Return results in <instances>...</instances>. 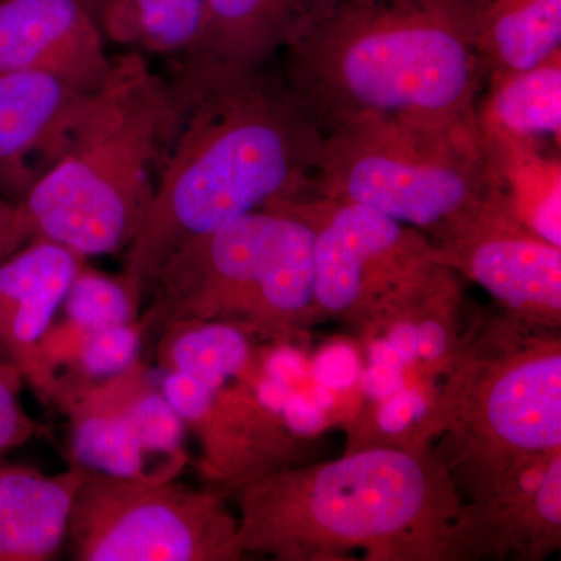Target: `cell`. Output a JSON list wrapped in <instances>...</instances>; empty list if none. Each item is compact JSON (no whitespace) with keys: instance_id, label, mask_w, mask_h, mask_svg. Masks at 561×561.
<instances>
[{"instance_id":"6da1fadb","label":"cell","mask_w":561,"mask_h":561,"mask_svg":"<svg viewBox=\"0 0 561 561\" xmlns=\"http://www.w3.org/2000/svg\"><path fill=\"white\" fill-rule=\"evenodd\" d=\"M176 119L124 275L146 300L184 243L316 191L323 131L283 79L264 68L173 66Z\"/></svg>"},{"instance_id":"7a4b0ae2","label":"cell","mask_w":561,"mask_h":561,"mask_svg":"<svg viewBox=\"0 0 561 561\" xmlns=\"http://www.w3.org/2000/svg\"><path fill=\"white\" fill-rule=\"evenodd\" d=\"M283 54L284 83L323 135L370 119L478 124L474 0H339Z\"/></svg>"},{"instance_id":"3957f363","label":"cell","mask_w":561,"mask_h":561,"mask_svg":"<svg viewBox=\"0 0 561 561\" xmlns=\"http://www.w3.org/2000/svg\"><path fill=\"white\" fill-rule=\"evenodd\" d=\"M231 493L243 557L438 560L461 548L456 481L419 446H373L328 463L279 468Z\"/></svg>"},{"instance_id":"277c9868","label":"cell","mask_w":561,"mask_h":561,"mask_svg":"<svg viewBox=\"0 0 561 561\" xmlns=\"http://www.w3.org/2000/svg\"><path fill=\"white\" fill-rule=\"evenodd\" d=\"M175 119L172 80L139 51L113 57L65 150L20 203L32 239L87 261L125 253L149 213Z\"/></svg>"},{"instance_id":"5b68a950","label":"cell","mask_w":561,"mask_h":561,"mask_svg":"<svg viewBox=\"0 0 561 561\" xmlns=\"http://www.w3.org/2000/svg\"><path fill=\"white\" fill-rule=\"evenodd\" d=\"M313 195L370 206L423 232L435 249L519 224L478 124L370 119L335 128L324 135Z\"/></svg>"},{"instance_id":"8992f818","label":"cell","mask_w":561,"mask_h":561,"mask_svg":"<svg viewBox=\"0 0 561 561\" xmlns=\"http://www.w3.org/2000/svg\"><path fill=\"white\" fill-rule=\"evenodd\" d=\"M140 312L144 351L176 321L234 324L287 343L316 317L313 230L297 203L256 210L184 243L151 283Z\"/></svg>"},{"instance_id":"52a82bcc","label":"cell","mask_w":561,"mask_h":561,"mask_svg":"<svg viewBox=\"0 0 561 561\" xmlns=\"http://www.w3.org/2000/svg\"><path fill=\"white\" fill-rule=\"evenodd\" d=\"M534 327L515 320L496 339L461 348L435 405L478 505L560 454V343L530 334Z\"/></svg>"},{"instance_id":"ba28073f","label":"cell","mask_w":561,"mask_h":561,"mask_svg":"<svg viewBox=\"0 0 561 561\" xmlns=\"http://www.w3.org/2000/svg\"><path fill=\"white\" fill-rule=\"evenodd\" d=\"M79 468L70 512L73 561H234L238 518L219 491Z\"/></svg>"},{"instance_id":"9c48e42d","label":"cell","mask_w":561,"mask_h":561,"mask_svg":"<svg viewBox=\"0 0 561 561\" xmlns=\"http://www.w3.org/2000/svg\"><path fill=\"white\" fill-rule=\"evenodd\" d=\"M313 230L316 316L370 324L445 265L423 232L360 203L295 201Z\"/></svg>"},{"instance_id":"30bf717a","label":"cell","mask_w":561,"mask_h":561,"mask_svg":"<svg viewBox=\"0 0 561 561\" xmlns=\"http://www.w3.org/2000/svg\"><path fill=\"white\" fill-rule=\"evenodd\" d=\"M162 393L201 446L203 478L227 491L287 467L290 443L279 413L262 404L257 382L236 379L213 389L164 373Z\"/></svg>"},{"instance_id":"8fae6325","label":"cell","mask_w":561,"mask_h":561,"mask_svg":"<svg viewBox=\"0 0 561 561\" xmlns=\"http://www.w3.org/2000/svg\"><path fill=\"white\" fill-rule=\"evenodd\" d=\"M105 41L81 0H0V76L36 70L98 91L113 62Z\"/></svg>"},{"instance_id":"7c38bea8","label":"cell","mask_w":561,"mask_h":561,"mask_svg":"<svg viewBox=\"0 0 561 561\" xmlns=\"http://www.w3.org/2000/svg\"><path fill=\"white\" fill-rule=\"evenodd\" d=\"M440 264L460 272L508 309L513 319L556 327L561 312V247L511 224L435 249Z\"/></svg>"},{"instance_id":"4fadbf2b","label":"cell","mask_w":561,"mask_h":561,"mask_svg":"<svg viewBox=\"0 0 561 561\" xmlns=\"http://www.w3.org/2000/svg\"><path fill=\"white\" fill-rule=\"evenodd\" d=\"M83 262L46 239H32L0 262V360L16 367L50 405L55 386L44 368L41 342Z\"/></svg>"},{"instance_id":"5bb4252c","label":"cell","mask_w":561,"mask_h":561,"mask_svg":"<svg viewBox=\"0 0 561 561\" xmlns=\"http://www.w3.org/2000/svg\"><path fill=\"white\" fill-rule=\"evenodd\" d=\"M94 92V91H92ZM91 92L36 70L0 76V194L24 201L65 150Z\"/></svg>"},{"instance_id":"9a60e30c","label":"cell","mask_w":561,"mask_h":561,"mask_svg":"<svg viewBox=\"0 0 561 561\" xmlns=\"http://www.w3.org/2000/svg\"><path fill=\"white\" fill-rule=\"evenodd\" d=\"M157 382L146 357L79 394L65 415L70 424L69 465L122 478L172 481L153 459L138 416V401Z\"/></svg>"},{"instance_id":"2e32d148","label":"cell","mask_w":561,"mask_h":561,"mask_svg":"<svg viewBox=\"0 0 561 561\" xmlns=\"http://www.w3.org/2000/svg\"><path fill=\"white\" fill-rule=\"evenodd\" d=\"M337 2L339 0H208L197 47L180 65L208 62L239 68H264L276 54L289 49L305 38Z\"/></svg>"},{"instance_id":"e0dca14e","label":"cell","mask_w":561,"mask_h":561,"mask_svg":"<svg viewBox=\"0 0 561 561\" xmlns=\"http://www.w3.org/2000/svg\"><path fill=\"white\" fill-rule=\"evenodd\" d=\"M79 468L46 474L0 463V561L57 560L68 541Z\"/></svg>"},{"instance_id":"ac0fdd59","label":"cell","mask_w":561,"mask_h":561,"mask_svg":"<svg viewBox=\"0 0 561 561\" xmlns=\"http://www.w3.org/2000/svg\"><path fill=\"white\" fill-rule=\"evenodd\" d=\"M476 121L485 138L560 150L561 50L524 70L486 76Z\"/></svg>"},{"instance_id":"d6986e66","label":"cell","mask_w":561,"mask_h":561,"mask_svg":"<svg viewBox=\"0 0 561 561\" xmlns=\"http://www.w3.org/2000/svg\"><path fill=\"white\" fill-rule=\"evenodd\" d=\"M142 301L124 273L110 275L83 262L61 302V319L55 317L41 342V357L51 382L57 383L58 373L94 332L138 320Z\"/></svg>"},{"instance_id":"ffe728a7","label":"cell","mask_w":561,"mask_h":561,"mask_svg":"<svg viewBox=\"0 0 561 561\" xmlns=\"http://www.w3.org/2000/svg\"><path fill=\"white\" fill-rule=\"evenodd\" d=\"M474 32L486 76L534 68L561 50V0H474Z\"/></svg>"},{"instance_id":"44dd1931","label":"cell","mask_w":561,"mask_h":561,"mask_svg":"<svg viewBox=\"0 0 561 561\" xmlns=\"http://www.w3.org/2000/svg\"><path fill=\"white\" fill-rule=\"evenodd\" d=\"M250 334L234 324L213 320H184L171 324L154 342L153 354L162 373H179L219 389L225 383L264 378Z\"/></svg>"},{"instance_id":"7402d4cb","label":"cell","mask_w":561,"mask_h":561,"mask_svg":"<svg viewBox=\"0 0 561 561\" xmlns=\"http://www.w3.org/2000/svg\"><path fill=\"white\" fill-rule=\"evenodd\" d=\"M482 142L513 217L538 238L561 247L560 150L485 136Z\"/></svg>"},{"instance_id":"603a6c76","label":"cell","mask_w":561,"mask_h":561,"mask_svg":"<svg viewBox=\"0 0 561 561\" xmlns=\"http://www.w3.org/2000/svg\"><path fill=\"white\" fill-rule=\"evenodd\" d=\"M208 0H103L98 21L106 41L173 66L201 39Z\"/></svg>"},{"instance_id":"cb8c5ba5","label":"cell","mask_w":561,"mask_h":561,"mask_svg":"<svg viewBox=\"0 0 561 561\" xmlns=\"http://www.w3.org/2000/svg\"><path fill=\"white\" fill-rule=\"evenodd\" d=\"M140 357H144V339L138 320L94 332L58 373L54 408L65 412L84 390L127 370Z\"/></svg>"},{"instance_id":"d4e9b609","label":"cell","mask_w":561,"mask_h":561,"mask_svg":"<svg viewBox=\"0 0 561 561\" xmlns=\"http://www.w3.org/2000/svg\"><path fill=\"white\" fill-rule=\"evenodd\" d=\"M24 383V376L16 367L0 360V457L49 431L22 405Z\"/></svg>"},{"instance_id":"484cf974","label":"cell","mask_w":561,"mask_h":561,"mask_svg":"<svg viewBox=\"0 0 561 561\" xmlns=\"http://www.w3.org/2000/svg\"><path fill=\"white\" fill-rule=\"evenodd\" d=\"M427 412H430V405L419 391H400L383 405L379 413V424L386 432H402L411 427L413 421L426 419Z\"/></svg>"},{"instance_id":"4316f807","label":"cell","mask_w":561,"mask_h":561,"mask_svg":"<svg viewBox=\"0 0 561 561\" xmlns=\"http://www.w3.org/2000/svg\"><path fill=\"white\" fill-rule=\"evenodd\" d=\"M32 241L31 228L21 205L0 194V262Z\"/></svg>"},{"instance_id":"83f0119b","label":"cell","mask_w":561,"mask_h":561,"mask_svg":"<svg viewBox=\"0 0 561 561\" xmlns=\"http://www.w3.org/2000/svg\"><path fill=\"white\" fill-rule=\"evenodd\" d=\"M317 373L328 387H346L356 378V356L350 350L332 348L320 357Z\"/></svg>"},{"instance_id":"f1b7e54d","label":"cell","mask_w":561,"mask_h":561,"mask_svg":"<svg viewBox=\"0 0 561 561\" xmlns=\"http://www.w3.org/2000/svg\"><path fill=\"white\" fill-rule=\"evenodd\" d=\"M283 415L286 416L290 430L294 432H309L317 430L320 423V412L316 405L309 404L300 394L287 397L283 408Z\"/></svg>"},{"instance_id":"f546056e","label":"cell","mask_w":561,"mask_h":561,"mask_svg":"<svg viewBox=\"0 0 561 561\" xmlns=\"http://www.w3.org/2000/svg\"><path fill=\"white\" fill-rule=\"evenodd\" d=\"M365 389L373 397H390L402 389L401 368L391 365L375 364L367 378Z\"/></svg>"},{"instance_id":"4dcf8cb0","label":"cell","mask_w":561,"mask_h":561,"mask_svg":"<svg viewBox=\"0 0 561 561\" xmlns=\"http://www.w3.org/2000/svg\"><path fill=\"white\" fill-rule=\"evenodd\" d=\"M81 2H83L84 5L95 14V18H98V11L101 9L103 0H81Z\"/></svg>"},{"instance_id":"1f68e13d","label":"cell","mask_w":561,"mask_h":561,"mask_svg":"<svg viewBox=\"0 0 561 561\" xmlns=\"http://www.w3.org/2000/svg\"><path fill=\"white\" fill-rule=\"evenodd\" d=\"M2 461H3V460H2V457H0V463H2Z\"/></svg>"}]
</instances>
